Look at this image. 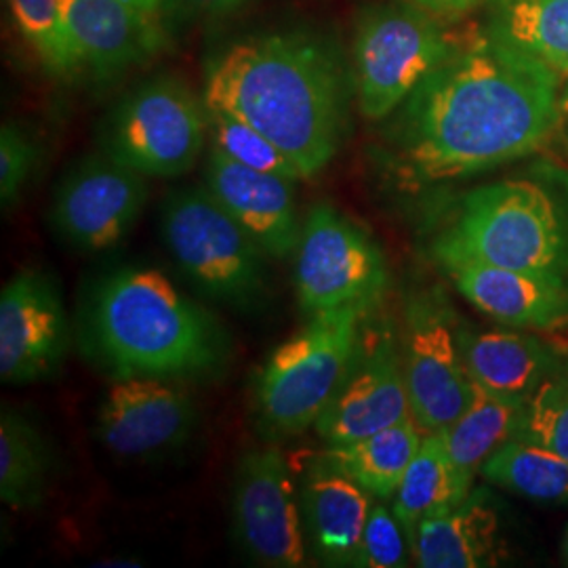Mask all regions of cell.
<instances>
[{
    "label": "cell",
    "instance_id": "cell-22",
    "mask_svg": "<svg viewBox=\"0 0 568 568\" xmlns=\"http://www.w3.org/2000/svg\"><path fill=\"white\" fill-rule=\"evenodd\" d=\"M469 487L471 480L453 464L443 434H426L394 499V514L408 541L426 518L459 506L469 495Z\"/></svg>",
    "mask_w": 568,
    "mask_h": 568
},
{
    "label": "cell",
    "instance_id": "cell-8",
    "mask_svg": "<svg viewBox=\"0 0 568 568\" xmlns=\"http://www.w3.org/2000/svg\"><path fill=\"white\" fill-rule=\"evenodd\" d=\"M209 138L204 100L173 77L133 87L103 122V152L145 178L185 175Z\"/></svg>",
    "mask_w": 568,
    "mask_h": 568
},
{
    "label": "cell",
    "instance_id": "cell-37",
    "mask_svg": "<svg viewBox=\"0 0 568 568\" xmlns=\"http://www.w3.org/2000/svg\"><path fill=\"white\" fill-rule=\"evenodd\" d=\"M565 549H567V558H568V532H567V546H565Z\"/></svg>",
    "mask_w": 568,
    "mask_h": 568
},
{
    "label": "cell",
    "instance_id": "cell-34",
    "mask_svg": "<svg viewBox=\"0 0 568 568\" xmlns=\"http://www.w3.org/2000/svg\"><path fill=\"white\" fill-rule=\"evenodd\" d=\"M182 2L187 4L190 9L220 16V13H230V11L239 9V7H243L246 0H182Z\"/></svg>",
    "mask_w": 568,
    "mask_h": 568
},
{
    "label": "cell",
    "instance_id": "cell-6",
    "mask_svg": "<svg viewBox=\"0 0 568 568\" xmlns=\"http://www.w3.org/2000/svg\"><path fill=\"white\" fill-rule=\"evenodd\" d=\"M161 236L183 276L206 297L236 310L264 304L270 291L267 255L206 185L166 196Z\"/></svg>",
    "mask_w": 568,
    "mask_h": 568
},
{
    "label": "cell",
    "instance_id": "cell-11",
    "mask_svg": "<svg viewBox=\"0 0 568 568\" xmlns=\"http://www.w3.org/2000/svg\"><path fill=\"white\" fill-rule=\"evenodd\" d=\"M234 535L262 567L300 568L307 560L300 495L278 448L246 450L232 488Z\"/></svg>",
    "mask_w": 568,
    "mask_h": 568
},
{
    "label": "cell",
    "instance_id": "cell-3",
    "mask_svg": "<svg viewBox=\"0 0 568 568\" xmlns=\"http://www.w3.org/2000/svg\"><path fill=\"white\" fill-rule=\"evenodd\" d=\"M84 331L93 358L114 379H209L232 356L222 321L152 267H121L102 278Z\"/></svg>",
    "mask_w": 568,
    "mask_h": 568
},
{
    "label": "cell",
    "instance_id": "cell-26",
    "mask_svg": "<svg viewBox=\"0 0 568 568\" xmlns=\"http://www.w3.org/2000/svg\"><path fill=\"white\" fill-rule=\"evenodd\" d=\"M53 457L41 429L20 410L0 413V499L13 509L39 508L51 480Z\"/></svg>",
    "mask_w": 568,
    "mask_h": 568
},
{
    "label": "cell",
    "instance_id": "cell-25",
    "mask_svg": "<svg viewBox=\"0 0 568 568\" xmlns=\"http://www.w3.org/2000/svg\"><path fill=\"white\" fill-rule=\"evenodd\" d=\"M487 32L568 77V0H493Z\"/></svg>",
    "mask_w": 568,
    "mask_h": 568
},
{
    "label": "cell",
    "instance_id": "cell-23",
    "mask_svg": "<svg viewBox=\"0 0 568 568\" xmlns=\"http://www.w3.org/2000/svg\"><path fill=\"white\" fill-rule=\"evenodd\" d=\"M424 436L426 434L410 415L358 443L326 447L321 455L354 483H358L366 493L387 499L400 487L403 476L422 447Z\"/></svg>",
    "mask_w": 568,
    "mask_h": 568
},
{
    "label": "cell",
    "instance_id": "cell-18",
    "mask_svg": "<svg viewBox=\"0 0 568 568\" xmlns=\"http://www.w3.org/2000/svg\"><path fill=\"white\" fill-rule=\"evenodd\" d=\"M467 302L497 323L549 328L568 314V291L535 276L483 262L445 265Z\"/></svg>",
    "mask_w": 568,
    "mask_h": 568
},
{
    "label": "cell",
    "instance_id": "cell-10",
    "mask_svg": "<svg viewBox=\"0 0 568 568\" xmlns=\"http://www.w3.org/2000/svg\"><path fill=\"white\" fill-rule=\"evenodd\" d=\"M403 366L410 415L424 434L443 432L471 400L474 382L459 345V326L436 293L406 304Z\"/></svg>",
    "mask_w": 568,
    "mask_h": 568
},
{
    "label": "cell",
    "instance_id": "cell-16",
    "mask_svg": "<svg viewBox=\"0 0 568 568\" xmlns=\"http://www.w3.org/2000/svg\"><path fill=\"white\" fill-rule=\"evenodd\" d=\"M203 175L209 192L267 257L288 260L295 255L302 234L293 192L295 180L236 163L215 145L206 154Z\"/></svg>",
    "mask_w": 568,
    "mask_h": 568
},
{
    "label": "cell",
    "instance_id": "cell-9",
    "mask_svg": "<svg viewBox=\"0 0 568 568\" xmlns=\"http://www.w3.org/2000/svg\"><path fill=\"white\" fill-rule=\"evenodd\" d=\"M386 260L365 227L331 203L314 204L295 248V291L307 316L347 305H377Z\"/></svg>",
    "mask_w": 568,
    "mask_h": 568
},
{
    "label": "cell",
    "instance_id": "cell-17",
    "mask_svg": "<svg viewBox=\"0 0 568 568\" xmlns=\"http://www.w3.org/2000/svg\"><path fill=\"white\" fill-rule=\"evenodd\" d=\"M371 493L318 455L305 469L300 509L305 541L325 567H354L366 520Z\"/></svg>",
    "mask_w": 568,
    "mask_h": 568
},
{
    "label": "cell",
    "instance_id": "cell-36",
    "mask_svg": "<svg viewBox=\"0 0 568 568\" xmlns=\"http://www.w3.org/2000/svg\"><path fill=\"white\" fill-rule=\"evenodd\" d=\"M562 124H565V145H567L568 152V103L562 105Z\"/></svg>",
    "mask_w": 568,
    "mask_h": 568
},
{
    "label": "cell",
    "instance_id": "cell-33",
    "mask_svg": "<svg viewBox=\"0 0 568 568\" xmlns=\"http://www.w3.org/2000/svg\"><path fill=\"white\" fill-rule=\"evenodd\" d=\"M405 2L426 11V13H432L436 18L450 20V18H462V16L471 13L474 9H478L488 0H405Z\"/></svg>",
    "mask_w": 568,
    "mask_h": 568
},
{
    "label": "cell",
    "instance_id": "cell-12",
    "mask_svg": "<svg viewBox=\"0 0 568 568\" xmlns=\"http://www.w3.org/2000/svg\"><path fill=\"white\" fill-rule=\"evenodd\" d=\"M148 178L112 156L93 154L61 180L51 224L70 246L100 253L121 244L148 203Z\"/></svg>",
    "mask_w": 568,
    "mask_h": 568
},
{
    "label": "cell",
    "instance_id": "cell-21",
    "mask_svg": "<svg viewBox=\"0 0 568 568\" xmlns=\"http://www.w3.org/2000/svg\"><path fill=\"white\" fill-rule=\"evenodd\" d=\"M459 345L471 382L508 398L528 400L548 379L554 363L544 345L520 333L459 328Z\"/></svg>",
    "mask_w": 568,
    "mask_h": 568
},
{
    "label": "cell",
    "instance_id": "cell-15",
    "mask_svg": "<svg viewBox=\"0 0 568 568\" xmlns=\"http://www.w3.org/2000/svg\"><path fill=\"white\" fill-rule=\"evenodd\" d=\"M68 345V316L55 278L39 267L21 270L0 293V379L26 386L53 377Z\"/></svg>",
    "mask_w": 568,
    "mask_h": 568
},
{
    "label": "cell",
    "instance_id": "cell-20",
    "mask_svg": "<svg viewBox=\"0 0 568 568\" xmlns=\"http://www.w3.org/2000/svg\"><path fill=\"white\" fill-rule=\"evenodd\" d=\"M410 544L417 567H493L501 556L499 516L483 497L467 495L459 506L426 518Z\"/></svg>",
    "mask_w": 568,
    "mask_h": 568
},
{
    "label": "cell",
    "instance_id": "cell-2",
    "mask_svg": "<svg viewBox=\"0 0 568 568\" xmlns=\"http://www.w3.org/2000/svg\"><path fill=\"white\" fill-rule=\"evenodd\" d=\"M349 81L331 42L307 32H274L236 42L211 61L203 100L257 129L302 180H312L344 143Z\"/></svg>",
    "mask_w": 568,
    "mask_h": 568
},
{
    "label": "cell",
    "instance_id": "cell-31",
    "mask_svg": "<svg viewBox=\"0 0 568 568\" xmlns=\"http://www.w3.org/2000/svg\"><path fill=\"white\" fill-rule=\"evenodd\" d=\"M39 159L34 140L16 122H4L0 129V203L4 209L20 199Z\"/></svg>",
    "mask_w": 568,
    "mask_h": 568
},
{
    "label": "cell",
    "instance_id": "cell-7",
    "mask_svg": "<svg viewBox=\"0 0 568 568\" xmlns=\"http://www.w3.org/2000/svg\"><path fill=\"white\" fill-rule=\"evenodd\" d=\"M462 37L405 0L368 4L354 28V91L361 114L386 121L447 60Z\"/></svg>",
    "mask_w": 568,
    "mask_h": 568
},
{
    "label": "cell",
    "instance_id": "cell-4",
    "mask_svg": "<svg viewBox=\"0 0 568 568\" xmlns=\"http://www.w3.org/2000/svg\"><path fill=\"white\" fill-rule=\"evenodd\" d=\"M434 255L443 265H499L568 291V220L548 190L528 180L469 192Z\"/></svg>",
    "mask_w": 568,
    "mask_h": 568
},
{
    "label": "cell",
    "instance_id": "cell-1",
    "mask_svg": "<svg viewBox=\"0 0 568 568\" xmlns=\"http://www.w3.org/2000/svg\"><path fill=\"white\" fill-rule=\"evenodd\" d=\"M558 79L488 32L462 39L389 116L396 175L406 185L450 182L539 150L562 122Z\"/></svg>",
    "mask_w": 568,
    "mask_h": 568
},
{
    "label": "cell",
    "instance_id": "cell-19",
    "mask_svg": "<svg viewBox=\"0 0 568 568\" xmlns=\"http://www.w3.org/2000/svg\"><path fill=\"white\" fill-rule=\"evenodd\" d=\"M60 7L84 65L100 77L119 74L150 49V18L122 0H60Z\"/></svg>",
    "mask_w": 568,
    "mask_h": 568
},
{
    "label": "cell",
    "instance_id": "cell-35",
    "mask_svg": "<svg viewBox=\"0 0 568 568\" xmlns=\"http://www.w3.org/2000/svg\"><path fill=\"white\" fill-rule=\"evenodd\" d=\"M124 4H129L133 11H138L143 18H150L163 7L164 0H122Z\"/></svg>",
    "mask_w": 568,
    "mask_h": 568
},
{
    "label": "cell",
    "instance_id": "cell-14",
    "mask_svg": "<svg viewBox=\"0 0 568 568\" xmlns=\"http://www.w3.org/2000/svg\"><path fill=\"white\" fill-rule=\"evenodd\" d=\"M196 427V403L175 382L119 377L103 394L95 436L122 462H148L187 445Z\"/></svg>",
    "mask_w": 568,
    "mask_h": 568
},
{
    "label": "cell",
    "instance_id": "cell-28",
    "mask_svg": "<svg viewBox=\"0 0 568 568\" xmlns=\"http://www.w3.org/2000/svg\"><path fill=\"white\" fill-rule=\"evenodd\" d=\"M9 4L23 39L32 44L51 72L60 77L81 72L84 60L68 32L60 0H9Z\"/></svg>",
    "mask_w": 568,
    "mask_h": 568
},
{
    "label": "cell",
    "instance_id": "cell-24",
    "mask_svg": "<svg viewBox=\"0 0 568 568\" xmlns=\"http://www.w3.org/2000/svg\"><path fill=\"white\" fill-rule=\"evenodd\" d=\"M525 406L523 398L497 396L474 384L466 410L440 432L453 464L467 480L474 483L488 457L518 434Z\"/></svg>",
    "mask_w": 568,
    "mask_h": 568
},
{
    "label": "cell",
    "instance_id": "cell-13",
    "mask_svg": "<svg viewBox=\"0 0 568 568\" xmlns=\"http://www.w3.org/2000/svg\"><path fill=\"white\" fill-rule=\"evenodd\" d=\"M410 417L403 347L379 326L361 335L344 379L316 422L326 447L358 443Z\"/></svg>",
    "mask_w": 568,
    "mask_h": 568
},
{
    "label": "cell",
    "instance_id": "cell-32",
    "mask_svg": "<svg viewBox=\"0 0 568 568\" xmlns=\"http://www.w3.org/2000/svg\"><path fill=\"white\" fill-rule=\"evenodd\" d=\"M405 528L396 514L384 506H373L354 567L394 568L405 565Z\"/></svg>",
    "mask_w": 568,
    "mask_h": 568
},
{
    "label": "cell",
    "instance_id": "cell-5",
    "mask_svg": "<svg viewBox=\"0 0 568 568\" xmlns=\"http://www.w3.org/2000/svg\"><path fill=\"white\" fill-rule=\"evenodd\" d=\"M373 307L347 305L310 316L302 331L267 356L255 384V413L264 432L288 438L316 426L344 379Z\"/></svg>",
    "mask_w": 568,
    "mask_h": 568
},
{
    "label": "cell",
    "instance_id": "cell-30",
    "mask_svg": "<svg viewBox=\"0 0 568 568\" xmlns=\"http://www.w3.org/2000/svg\"><path fill=\"white\" fill-rule=\"evenodd\" d=\"M518 438L554 450L568 462V384L546 379L525 406Z\"/></svg>",
    "mask_w": 568,
    "mask_h": 568
},
{
    "label": "cell",
    "instance_id": "cell-29",
    "mask_svg": "<svg viewBox=\"0 0 568 568\" xmlns=\"http://www.w3.org/2000/svg\"><path fill=\"white\" fill-rule=\"evenodd\" d=\"M206 119H209L211 145L222 150L225 156L234 159L236 163L253 166L257 171L283 175L295 182L302 180L297 169L291 164L283 152L251 124L236 119L225 110L211 108V105H206Z\"/></svg>",
    "mask_w": 568,
    "mask_h": 568
},
{
    "label": "cell",
    "instance_id": "cell-27",
    "mask_svg": "<svg viewBox=\"0 0 568 568\" xmlns=\"http://www.w3.org/2000/svg\"><path fill=\"white\" fill-rule=\"evenodd\" d=\"M485 478L537 501H568V462L554 450L514 436L483 466Z\"/></svg>",
    "mask_w": 568,
    "mask_h": 568
}]
</instances>
